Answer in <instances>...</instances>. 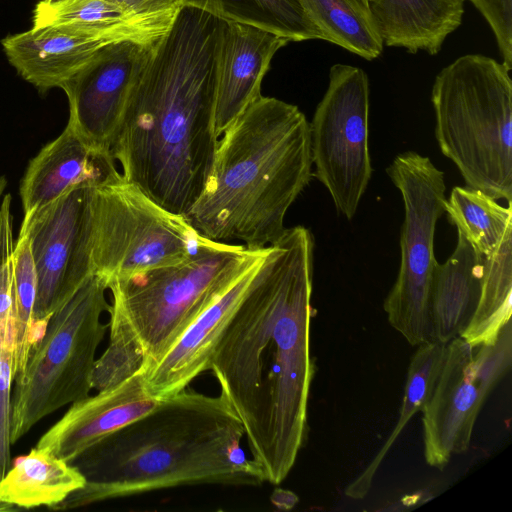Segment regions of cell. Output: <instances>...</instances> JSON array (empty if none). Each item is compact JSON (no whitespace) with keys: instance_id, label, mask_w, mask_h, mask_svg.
Instances as JSON below:
<instances>
[{"instance_id":"obj_22","label":"cell","mask_w":512,"mask_h":512,"mask_svg":"<svg viewBox=\"0 0 512 512\" xmlns=\"http://www.w3.org/2000/svg\"><path fill=\"white\" fill-rule=\"evenodd\" d=\"M300 3L324 41L366 60L376 59L382 53L384 43L368 0H300Z\"/></svg>"},{"instance_id":"obj_15","label":"cell","mask_w":512,"mask_h":512,"mask_svg":"<svg viewBox=\"0 0 512 512\" xmlns=\"http://www.w3.org/2000/svg\"><path fill=\"white\" fill-rule=\"evenodd\" d=\"M159 400L148 393L141 369L116 386L72 403L35 447L71 463L96 442L150 412Z\"/></svg>"},{"instance_id":"obj_34","label":"cell","mask_w":512,"mask_h":512,"mask_svg":"<svg viewBox=\"0 0 512 512\" xmlns=\"http://www.w3.org/2000/svg\"><path fill=\"white\" fill-rule=\"evenodd\" d=\"M12 509H13L12 507L0 503V511H7V510H12Z\"/></svg>"},{"instance_id":"obj_25","label":"cell","mask_w":512,"mask_h":512,"mask_svg":"<svg viewBox=\"0 0 512 512\" xmlns=\"http://www.w3.org/2000/svg\"><path fill=\"white\" fill-rule=\"evenodd\" d=\"M482 255L483 275L475 312L459 336L472 348L493 343L510 321L512 304V237Z\"/></svg>"},{"instance_id":"obj_28","label":"cell","mask_w":512,"mask_h":512,"mask_svg":"<svg viewBox=\"0 0 512 512\" xmlns=\"http://www.w3.org/2000/svg\"><path fill=\"white\" fill-rule=\"evenodd\" d=\"M12 197L7 194L0 205V337L15 338L13 314V217Z\"/></svg>"},{"instance_id":"obj_21","label":"cell","mask_w":512,"mask_h":512,"mask_svg":"<svg viewBox=\"0 0 512 512\" xmlns=\"http://www.w3.org/2000/svg\"><path fill=\"white\" fill-rule=\"evenodd\" d=\"M84 485L85 478L72 463L35 447L0 479V503L55 508Z\"/></svg>"},{"instance_id":"obj_12","label":"cell","mask_w":512,"mask_h":512,"mask_svg":"<svg viewBox=\"0 0 512 512\" xmlns=\"http://www.w3.org/2000/svg\"><path fill=\"white\" fill-rule=\"evenodd\" d=\"M156 43H109L61 86L69 103L67 124L87 143L111 152L132 86Z\"/></svg>"},{"instance_id":"obj_31","label":"cell","mask_w":512,"mask_h":512,"mask_svg":"<svg viewBox=\"0 0 512 512\" xmlns=\"http://www.w3.org/2000/svg\"><path fill=\"white\" fill-rule=\"evenodd\" d=\"M489 24L503 64L512 68V0H468Z\"/></svg>"},{"instance_id":"obj_9","label":"cell","mask_w":512,"mask_h":512,"mask_svg":"<svg viewBox=\"0 0 512 512\" xmlns=\"http://www.w3.org/2000/svg\"><path fill=\"white\" fill-rule=\"evenodd\" d=\"M204 239L124 178L95 190L92 267L107 284L183 261Z\"/></svg>"},{"instance_id":"obj_4","label":"cell","mask_w":512,"mask_h":512,"mask_svg":"<svg viewBox=\"0 0 512 512\" xmlns=\"http://www.w3.org/2000/svg\"><path fill=\"white\" fill-rule=\"evenodd\" d=\"M311 168L306 116L261 95L218 139L206 186L184 219L208 240L265 248L286 229L285 215L309 184Z\"/></svg>"},{"instance_id":"obj_3","label":"cell","mask_w":512,"mask_h":512,"mask_svg":"<svg viewBox=\"0 0 512 512\" xmlns=\"http://www.w3.org/2000/svg\"><path fill=\"white\" fill-rule=\"evenodd\" d=\"M243 436L222 395L186 388L79 454L71 463L85 485L53 509L182 485H261L260 468L241 448Z\"/></svg>"},{"instance_id":"obj_32","label":"cell","mask_w":512,"mask_h":512,"mask_svg":"<svg viewBox=\"0 0 512 512\" xmlns=\"http://www.w3.org/2000/svg\"><path fill=\"white\" fill-rule=\"evenodd\" d=\"M142 20L170 29L183 8L182 0H111Z\"/></svg>"},{"instance_id":"obj_20","label":"cell","mask_w":512,"mask_h":512,"mask_svg":"<svg viewBox=\"0 0 512 512\" xmlns=\"http://www.w3.org/2000/svg\"><path fill=\"white\" fill-rule=\"evenodd\" d=\"M33 26H53L106 43L152 44L169 31L130 15L111 0H39Z\"/></svg>"},{"instance_id":"obj_11","label":"cell","mask_w":512,"mask_h":512,"mask_svg":"<svg viewBox=\"0 0 512 512\" xmlns=\"http://www.w3.org/2000/svg\"><path fill=\"white\" fill-rule=\"evenodd\" d=\"M97 187H75L22 221L37 272L35 343L53 312L93 273V205Z\"/></svg>"},{"instance_id":"obj_6","label":"cell","mask_w":512,"mask_h":512,"mask_svg":"<svg viewBox=\"0 0 512 512\" xmlns=\"http://www.w3.org/2000/svg\"><path fill=\"white\" fill-rule=\"evenodd\" d=\"M264 249L205 238L183 261L111 280L110 331L138 346L148 370Z\"/></svg>"},{"instance_id":"obj_17","label":"cell","mask_w":512,"mask_h":512,"mask_svg":"<svg viewBox=\"0 0 512 512\" xmlns=\"http://www.w3.org/2000/svg\"><path fill=\"white\" fill-rule=\"evenodd\" d=\"M10 64L39 91L71 79L103 46L104 41L53 26H33L1 41Z\"/></svg>"},{"instance_id":"obj_7","label":"cell","mask_w":512,"mask_h":512,"mask_svg":"<svg viewBox=\"0 0 512 512\" xmlns=\"http://www.w3.org/2000/svg\"><path fill=\"white\" fill-rule=\"evenodd\" d=\"M106 281L92 273L50 316L11 395L10 442L40 420L89 396L97 348L109 324Z\"/></svg>"},{"instance_id":"obj_26","label":"cell","mask_w":512,"mask_h":512,"mask_svg":"<svg viewBox=\"0 0 512 512\" xmlns=\"http://www.w3.org/2000/svg\"><path fill=\"white\" fill-rule=\"evenodd\" d=\"M444 212L480 254L495 252L512 237L511 202L504 207L478 189L455 186L446 198Z\"/></svg>"},{"instance_id":"obj_24","label":"cell","mask_w":512,"mask_h":512,"mask_svg":"<svg viewBox=\"0 0 512 512\" xmlns=\"http://www.w3.org/2000/svg\"><path fill=\"white\" fill-rule=\"evenodd\" d=\"M182 4L218 19L262 28L290 42L323 40L300 0H182Z\"/></svg>"},{"instance_id":"obj_14","label":"cell","mask_w":512,"mask_h":512,"mask_svg":"<svg viewBox=\"0 0 512 512\" xmlns=\"http://www.w3.org/2000/svg\"><path fill=\"white\" fill-rule=\"evenodd\" d=\"M290 41L262 28L219 19L215 47L214 128L225 129L261 96L276 52Z\"/></svg>"},{"instance_id":"obj_1","label":"cell","mask_w":512,"mask_h":512,"mask_svg":"<svg viewBox=\"0 0 512 512\" xmlns=\"http://www.w3.org/2000/svg\"><path fill=\"white\" fill-rule=\"evenodd\" d=\"M313 263L310 230L286 228L266 247L208 364L243 425L251 459L274 485L287 477L307 436Z\"/></svg>"},{"instance_id":"obj_8","label":"cell","mask_w":512,"mask_h":512,"mask_svg":"<svg viewBox=\"0 0 512 512\" xmlns=\"http://www.w3.org/2000/svg\"><path fill=\"white\" fill-rule=\"evenodd\" d=\"M386 172L401 193L404 221L399 272L383 308L389 324L411 346H418L432 341L431 291L438 264L434 235L446 201L444 174L414 151L398 154Z\"/></svg>"},{"instance_id":"obj_13","label":"cell","mask_w":512,"mask_h":512,"mask_svg":"<svg viewBox=\"0 0 512 512\" xmlns=\"http://www.w3.org/2000/svg\"><path fill=\"white\" fill-rule=\"evenodd\" d=\"M486 398L475 380L473 348L461 337L452 339L421 409L424 458L429 466L442 470L453 455L469 448Z\"/></svg>"},{"instance_id":"obj_30","label":"cell","mask_w":512,"mask_h":512,"mask_svg":"<svg viewBox=\"0 0 512 512\" xmlns=\"http://www.w3.org/2000/svg\"><path fill=\"white\" fill-rule=\"evenodd\" d=\"M15 339L0 338V479L10 464L11 387L15 372Z\"/></svg>"},{"instance_id":"obj_23","label":"cell","mask_w":512,"mask_h":512,"mask_svg":"<svg viewBox=\"0 0 512 512\" xmlns=\"http://www.w3.org/2000/svg\"><path fill=\"white\" fill-rule=\"evenodd\" d=\"M446 345L432 340L417 346L408 366L396 425L369 465L346 487V496L362 499L368 494L386 454L413 415L421 411L429 397L444 361Z\"/></svg>"},{"instance_id":"obj_19","label":"cell","mask_w":512,"mask_h":512,"mask_svg":"<svg viewBox=\"0 0 512 512\" xmlns=\"http://www.w3.org/2000/svg\"><path fill=\"white\" fill-rule=\"evenodd\" d=\"M482 275V255L458 232L455 250L434 271L430 306L432 340L447 344L462 334L478 304Z\"/></svg>"},{"instance_id":"obj_33","label":"cell","mask_w":512,"mask_h":512,"mask_svg":"<svg viewBox=\"0 0 512 512\" xmlns=\"http://www.w3.org/2000/svg\"><path fill=\"white\" fill-rule=\"evenodd\" d=\"M7 186V180L4 176H0V198L2 196V193L4 191V189L6 188Z\"/></svg>"},{"instance_id":"obj_10","label":"cell","mask_w":512,"mask_h":512,"mask_svg":"<svg viewBox=\"0 0 512 512\" xmlns=\"http://www.w3.org/2000/svg\"><path fill=\"white\" fill-rule=\"evenodd\" d=\"M310 127L313 176L337 211L351 220L372 175L369 152V80L363 69L335 64Z\"/></svg>"},{"instance_id":"obj_35","label":"cell","mask_w":512,"mask_h":512,"mask_svg":"<svg viewBox=\"0 0 512 512\" xmlns=\"http://www.w3.org/2000/svg\"><path fill=\"white\" fill-rule=\"evenodd\" d=\"M50 1H53V0H50Z\"/></svg>"},{"instance_id":"obj_2","label":"cell","mask_w":512,"mask_h":512,"mask_svg":"<svg viewBox=\"0 0 512 512\" xmlns=\"http://www.w3.org/2000/svg\"><path fill=\"white\" fill-rule=\"evenodd\" d=\"M219 19L183 6L130 91L111 153L123 178L184 217L208 181L214 128Z\"/></svg>"},{"instance_id":"obj_29","label":"cell","mask_w":512,"mask_h":512,"mask_svg":"<svg viewBox=\"0 0 512 512\" xmlns=\"http://www.w3.org/2000/svg\"><path fill=\"white\" fill-rule=\"evenodd\" d=\"M511 361L512 328L509 321L493 343L473 348L474 376L485 397L510 369Z\"/></svg>"},{"instance_id":"obj_27","label":"cell","mask_w":512,"mask_h":512,"mask_svg":"<svg viewBox=\"0 0 512 512\" xmlns=\"http://www.w3.org/2000/svg\"><path fill=\"white\" fill-rule=\"evenodd\" d=\"M13 314L15 322V376L24 369L35 344L33 310L37 272L27 235H19L13 251ZM15 378V377H14Z\"/></svg>"},{"instance_id":"obj_5","label":"cell","mask_w":512,"mask_h":512,"mask_svg":"<svg viewBox=\"0 0 512 512\" xmlns=\"http://www.w3.org/2000/svg\"><path fill=\"white\" fill-rule=\"evenodd\" d=\"M503 63L460 56L436 76L431 94L435 137L468 187L512 198V80Z\"/></svg>"},{"instance_id":"obj_16","label":"cell","mask_w":512,"mask_h":512,"mask_svg":"<svg viewBox=\"0 0 512 512\" xmlns=\"http://www.w3.org/2000/svg\"><path fill=\"white\" fill-rule=\"evenodd\" d=\"M115 161L110 151L90 145L67 124L29 162L20 184L23 221L75 187L121 180Z\"/></svg>"},{"instance_id":"obj_18","label":"cell","mask_w":512,"mask_h":512,"mask_svg":"<svg viewBox=\"0 0 512 512\" xmlns=\"http://www.w3.org/2000/svg\"><path fill=\"white\" fill-rule=\"evenodd\" d=\"M465 0H368L378 32L389 47L437 54L461 24Z\"/></svg>"}]
</instances>
